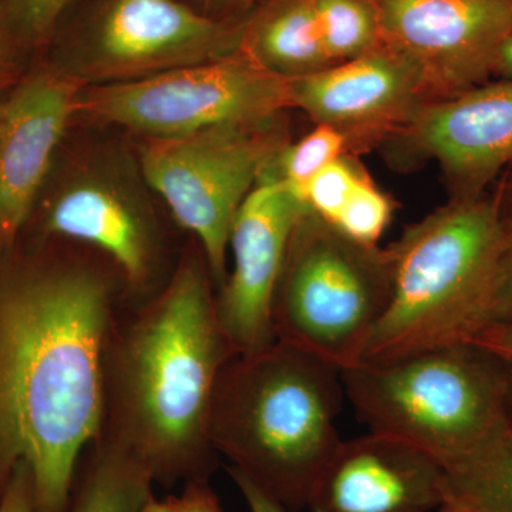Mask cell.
I'll return each mask as SVG.
<instances>
[{
    "label": "cell",
    "mask_w": 512,
    "mask_h": 512,
    "mask_svg": "<svg viewBox=\"0 0 512 512\" xmlns=\"http://www.w3.org/2000/svg\"><path fill=\"white\" fill-rule=\"evenodd\" d=\"M451 505H453V504H451ZM454 507H456V505H454ZM456 512H468V511H464V510H461V508L456 507Z\"/></svg>",
    "instance_id": "38"
},
{
    "label": "cell",
    "mask_w": 512,
    "mask_h": 512,
    "mask_svg": "<svg viewBox=\"0 0 512 512\" xmlns=\"http://www.w3.org/2000/svg\"><path fill=\"white\" fill-rule=\"evenodd\" d=\"M444 468V504L468 512H512V433L508 429Z\"/></svg>",
    "instance_id": "19"
},
{
    "label": "cell",
    "mask_w": 512,
    "mask_h": 512,
    "mask_svg": "<svg viewBox=\"0 0 512 512\" xmlns=\"http://www.w3.org/2000/svg\"><path fill=\"white\" fill-rule=\"evenodd\" d=\"M242 33L244 18H211L185 0H99L69 32L56 30L42 53L96 86L221 59L241 50Z\"/></svg>",
    "instance_id": "8"
},
{
    "label": "cell",
    "mask_w": 512,
    "mask_h": 512,
    "mask_svg": "<svg viewBox=\"0 0 512 512\" xmlns=\"http://www.w3.org/2000/svg\"><path fill=\"white\" fill-rule=\"evenodd\" d=\"M446 468L426 451L369 433L340 441L316 477L311 512H430L446 503Z\"/></svg>",
    "instance_id": "15"
},
{
    "label": "cell",
    "mask_w": 512,
    "mask_h": 512,
    "mask_svg": "<svg viewBox=\"0 0 512 512\" xmlns=\"http://www.w3.org/2000/svg\"><path fill=\"white\" fill-rule=\"evenodd\" d=\"M323 45L335 64L382 46V30L373 0H312Z\"/></svg>",
    "instance_id": "20"
},
{
    "label": "cell",
    "mask_w": 512,
    "mask_h": 512,
    "mask_svg": "<svg viewBox=\"0 0 512 512\" xmlns=\"http://www.w3.org/2000/svg\"><path fill=\"white\" fill-rule=\"evenodd\" d=\"M340 376L369 431L406 441L443 466L507 430V360L476 343L363 362Z\"/></svg>",
    "instance_id": "5"
},
{
    "label": "cell",
    "mask_w": 512,
    "mask_h": 512,
    "mask_svg": "<svg viewBox=\"0 0 512 512\" xmlns=\"http://www.w3.org/2000/svg\"><path fill=\"white\" fill-rule=\"evenodd\" d=\"M393 201L369 175L356 185L345 207L330 227L365 247H379V241L392 222Z\"/></svg>",
    "instance_id": "23"
},
{
    "label": "cell",
    "mask_w": 512,
    "mask_h": 512,
    "mask_svg": "<svg viewBox=\"0 0 512 512\" xmlns=\"http://www.w3.org/2000/svg\"><path fill=\"white\" fill-rule=\"evenodd\" d=\"M505 360V359H504ZM508 363L507 402H505V416H507V429L512 433V362Z\"/></svg>",
    "instance_id": "34"
},
{
    "label": "cell",
    "mask_w": 512,
    "mask_h": 512,
    "mask_svg": "<svg viewBox=\"0 0 512 512\" xmlns=\"http://www.w3.org/2000/svg\"><path fill=\"white\" fill-rule=\"evenodd\" d=\"M493 79H512V28L498 50Z\"/></svg>",
    "instance_id": "32"
},
{
    "label": "cell",
    "mask_w": 512,
    "mask_h": 512,
    "mask_svg": "<svg viewBox=\"0 0 512 512\" xmlns=\"http://www.w3.org/2000/svg\"><path fill=\"white\" fill-rule=\"evenodd\" d=\"M507 211L510 215V239H508L500 278L495 289L491 326L512 323V210L507 208Z\"/></svg>",
    "instance_id": "25"
},
{
    "label": "cell",
    "mask_w": 512,
    "mask_h": 512,
    "mask_svg": "<svg viewBox=\"0 0 512 512\" xmlns=\"http://www.w3.org/2000/svg\"><path fill=\"white\" fill-rule=\"evenodd\" d=\"M390 295L387 248L357 244L306 210L276 286L275 339L343 372L362 362Z\"/></svg>",
    "instance_id": "6"
},
{
    "label": "cell",
    "mask_w": 512,
    "mask_h": 512,
    "mask_svg": "<svg viewBox=\"0 0 512 512\" xmlns=\"http://www.w3.org/2000/svg\"><path fill=\"white\" fill-rule=\"evenodd\" d=\"M382 45L419 76L430 103L493 80L512 0H373Z\"/></svg>",
    "instance_id": "10"
},
{
    "label": "cell",
    "mask_w": 512,
    "mask_h": 512,
    "mask_svg": "<svg viewBox=\"0 0 512 512\" xmlns=\"http://www.w3.org/2000/svg\"><path fill=\"white\" fill-rule=\"evenodd\" d=\"M228 474L234 484L237 485L239 493L244 497L249 511L251 512H289L284 505L276 501L274 497L266 494L262 488L252 483L248 477L239 473L235 468L228 467Z\"/></svg>",
    "instance_id": "28"
},
{
    "label": "cell",
    "mask_w": 512,
    "mask_h": 512,
    "mask_svg": "<svg viewBox=\"0 0 512 512\" xmlns=\"http://www.w3.org/2000/svg\"><path fill=\"white\" fill-rule=\"evenodd\" d=\"M77 2L79 0H0V36L33 59L46 49L67 10Z\"/></svg>",
    "instance_id": "22"
},
{
    "label": "cell",
    "mask_w": 512,
    "mask_h": 512,
    "mask_svg": "<svg viewBox=\"0 0 512 512\" xmlns=\"http://www.w3.org/2000/svg\"><path fill=\"white\" fill-rule=\"evenodd\" d=\"M291 143L284 114L147 140L141 170L174 220L200 242L212 281L227 278L232 225L242 204Z\"/></svg>",
    "instance_id": "7"
},
{
    "label": "cell",
    "mask_w": 512,
    "mask_h": 512,
    "mask_svg": "<svg viewBox=\"0 0 512 512\" xmlns=\"http://www.w3.org/2000/svg\"><path fill=\"white\" fill-rule=\"evenodd\" d=\"M474 343L512 362V323L490 326L474 340Z\"/></svg>",
    "instance_id": "31"
},
{
    "label": "cell",
    "mask_w": 512,
    "mask_h": 512,
    "mask_svg": "<svg viewBox=\"0 0 512 512\" xmlns=\"http://www.w3.org/2000/svg\"><path fill=\"white\" fill-rule=\"evenodd\" d=\"M262 0H187L192 8L217 19H242L247 10L259 5Z\"/></svg>",
    "instance_id": "30"
},
{
    "label": "cell",
    "mask_w": 512,
    "mask_h": 512,
    "mask_svg": "<svg viewBox=\"0 0 512 512\" xmlns=\"http://www.w3.org/2000/svg\"><path fill=\"white\" fill-rule=\"evenodd\" d=\"M205 258L185 256L168 284L131 318H119L104 362L100 436L173 488L210 481L215 389L237 355L222 329Z\"/></svg>",
    "instance_id": "2"
},
{
    "label": "cell",
    "mask_w": 512,
    "mask_h": 512,
    "mask_svg": "<svg viewBox=\"0 0 512 512\" xmlns=\"http://www.w3.org/2000/svg\"><path fill=\"white\" fill-rule=\"evenodd\" d=\"M241 50L286 80L333 66L320 36L312 0H262L244 16Z\"/></svg>",
    "instance_id": "17"
},
{
    "label": "cell",
    "mask_w": 512,
    "mask_h": 512,
    "mask_svg": "<svg viewBox=\"0 0 512 512\" xmlns=\"http://www.w3.org/2000/svg\"><path fill=\"white\" fill-rule=\"evenodd\" d=\"M384 146L397 164L433 160L451 197H476L512 164V79L426 104Z\"/></svg>",
    "instance_id": "11"
},
{
    "label": "cell",
    "mask_w": 512,
    "mask_h": 512,
    "mask_svg": "<svg viewBox=\"0 0 512 512\" xmlns=\"http://www.w3.org/2000/svg\"><path fill=\"white\" fill-rule=\"evenodd\" d=\"M9 90H6V92H0V107H2L3 99H5L6 93H8Z\"/></svg>",
    "instance_id": "37"
},
{
    "label": "cell",
    "mask_w": 512,
    "mask_h": 512,
    "mask_svg": "<svg viewBox=\"0 0 512 512\" xmlns=\"http://www.w3.org/2000/svg\"><path fill=\"white\" fill-rule=\"evenodd\" d=\"M289 109V80L262 69L242 50L134 82L83 87L77 101V114L147 140L259 123Z\"/></svg>",
    "instance_id": "9"
},
{
    "label": "cell",
    "mask_w": 512,
    "mask_h": 512,
    "mask_svg": "<svg viewBox=\"0 0 512 512\" xmlns=\"http://www.w3.org/2000/svg\"><path fill=\"white\" fill-rule=\"evenodd\" d=\"M99 266L46 247L0 248V501L28 464L36 512H67L104 420V362L119 320Z\"/></svg>",
    "instance_id": "1"
},
{
    "label": "cell",
    "mask_w": 512,
    "mask_h": 512,
    "mask_svg": "<svg viewBox=\"0 0 512 512\" xmlns=\"http://www.w3.org/2000/svg\"><path fill=\"white\" fill-rule=\"evenodd\" d=\"M168 501L173 512H222L210 481H192L185 484L183 493L170 495Z\"/></svg>",
    "instance_id": "27"
},
{
    "label": "cell",
    "mask_w": 512,
    "mask_h": 512,
    "mask_svg": "<svg viewBox=\"0 0 512 512\" xmlns=\"http://www.w3.org/2000/svg\"><path fill=\"white\" fill-rule=\"evenodd\" d=\"M143 512H173L168 497L165 500H157L156 495L148 500L146 507L143 508Z\"/></svg>",
    "instance_id": "35"
},
{
    "label": "cell",
    "mask_w": 512,
    "mask_h": 512,
    "mask_svg": "<svg viewBox=\"0 0 512 512\" xmlns=\"http://www.w3.org/2000/svg\"><path fill=\"white\" fill-rule=\"evenodd\" d=\"M495 190L500 194L505 207L512 210V164L501 174V177L498 178V184Z\"/></svg>",
    "instance_id": "33"
},
{
    "label": "cell",
    "mask_w": 512,
    "mask_h": 512,
    "mask_svg": "<svg viewBox=\"0 0 512 512\" xmlns=\"http://www.w3.org/2000/svg\"><path fill=\"white\" fill-rule=\"evenodd\" d=\"M32 60L0 36V92H6L18 82Z\"/></svg>",
    "instance_id": "29"
},
{
    "label": "cell",
    "mask_w": 512,
    "mask_h": 512,
    "mask_svg": "<svg viewBox=\"0 0 512 512\" xmlns=\"http://www.w3.org/2000/svg\"><path fill=\"white\" fill-rule=\"evenodd\" d=\"M308 210L271 170L242 204L229 237L232 269L220 286L217 311L235 353L275 342L272 306L289 242Z\"/></svg>",
    "instance_id": "13"
},
{
    "label": "cell",
    "mask_w": 512,
    "mask_h": 512,
    "mask_svg": "<svg viewBox=\"0 0 512 512\" xmlns=\"http://www.w3.org/2000/svg\"><path fill=\"white\" fill-rule=\"evenodd\" d=\"M346 399L335 367L275 340L232 356L212 402L210 437L218 456L288 511H301L340 443Z\"/></svg>",
    "instance_id": "3"
},
{
    "label": "cell",
    "mask_w": 512,
    "mask_h": 512,
    "mask_svg": "<svg viewBox=\"0 0 512 512\" xmlns=\"http://www.w3.org/2000/svg\"><path fill=\"white\" fill-rule=\"evenodd\" d=\"M366 171L356 156H343L326 165L312 178L305 194V205L320 220L332 224Z\"/></svg>",
    "instance_id": "24"
},
{
    "label": "cell",
    "mask_w": 512,
    "mask_h": 512,
    "mask_svg": "<svg viewBox=\"0 0 512 512\" xmlns=\"http://www.w3.org/2000/svg\"><path fill=\"white\" fill-rule=\"evenodd\" d=\"M508 239L510 215L497 190L450 197L404 229L387 247L392 295L360 363L474 343L491 326Z\"/></svg>",
    "instance_id": "4"
},
{
    "label": "cell",
    "mask_w": 512,
    "mask_h": 512,
    "mask_svg": "<svg viewBox=\"0 0 512 512\" xmlns=\"http://www.w3.org/2000/svg\"><path fill=\"white\" fill-rule=\"evenodd\" d=\"M153 485L136 457L100 436L80 460L67 512H143Z\"/></svg>",
    "instance_id": "18"
},
{
    "label": "cell",
    "mask_w": 512,
    "mask_h": 512,
    "mask_svg": "<svg viewBox=\"0 0 512 512\" xmlns=\"http://www.w3.org/2000/svg\"><path fill=\"white\" fill-rule=\"evenodd\" d=\"M0 512H36L35 488L28 464L16 468L2 501Z\"/></svg>",
    "instance_id": "26"
},
{
    "label": "cell",
    "mask_w": 512,
    "mask_h": 512,
    "mask_svg": "<svg viewBox=\"0 0 512 512\" xmlns=\"http://www.w3.org/2000/svg\"><path fill=\"white\" fill-rule=\"evenodd\" d=\"M83 83L37 55L0 107V248L18 241L77 114Z\"/></svg>",
    "instance_id": "12"
},
{
    "label": "cell",
    "mask_w": 512,
    "mask_h": 512,
    "mask_svg": "<svg viewBox=\"0 0 512 512\" xmlns=\"http://www.w3.org/2000/svg\"><path fill=\"white\" fill-rule=\"evenodd\" d=\"M289 93L292 109L345 134L353 156L384 146L430 103L413 67L384 45L289 80Z\"/></svg>",
    "instance_id": "14"
},
{
    "label": "cell",
    "mask_w": 512,
    "mask_h": 512,
    "mask_svg": "<svg viewBox=\"0 0 512 512\" xmlns=\"http://www.w3.org/2000/svg\"><path fill=\"white\" fill-rule=\"evenodd\" d=\"M36 212L40 238L90 245L116 265L134 292L150 288L160 252L157 231L119 185L97 175L73 178L42 195Z\"/></svg>",
    "instance_id": "16"
},
{
    "label": "cell",
    "mask_w": 512,
    "mask_h": 512,
    "mask_svg": "<svg viewBox=\"0 0 512 512\" xmlns=\"http://www.w3.org/2000/svg\"><path fill=\"white\" fill-rule=\"evenodd\" d=\"M348 154L353 156L345 134L338 128L315 124L308 134L284 148L272 173L293 197L305 204L306 190L312 178L326 165Z\"/></svg>",
    "instance_id": "21"
},
{
    "label": "cell",
    "mask_w": 512,
    "mask_h": 512,
    "mask_svg": "<svg viewBox=\"0 0 512 512\" xmlns=\"http://www.w3.org/2000/svg\"><path fill=\"white\" fill-rule=\"evenodd\" d=\"M436 512H456V507L451 504H444Z\"/></svg>",
    "instance_id": "36"
}]
</instances>
